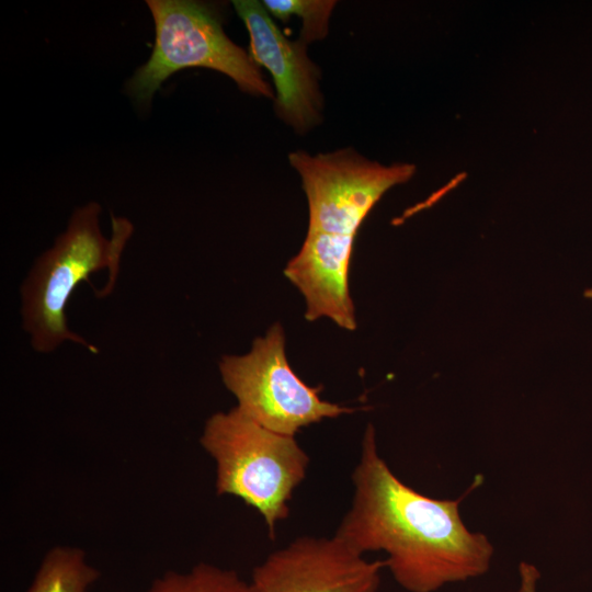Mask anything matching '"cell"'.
<instances>
[{
	"mask_svg": "<svg viewBox=\"0 0 592 592\" xmlns=\"http://www.w3.org/2000/svg\"><path fill=\"white\" fill-rule=\"evenodd\" d=\"M352 483L351 505L334 535L361 555L384 551L385 568L403 590L436 592L489 571L494 549L463 522L465 496L434 499L406 485L380 456L372 424Z\"/></svg>",
	"mask_w": 592,
	"mask_h": 592,
	"instance_id": "obj_1",
	"label": "cell"
},
{
	"mask_svg": "<svg viewBox=\"0 0 592 592\" xmlns=\"http://www.w3.org/2000/svg\"><path fill=\"white\" fill-rule=\"evenodd\" d=\"M288 159L301 178L309 225L284 274L304 295L308 321L328 317L353 331L357 325L349 272L357 230L383 194L407 182L415 168L410 163L382 166L351 149L316 156L295 151Z\"/></svg>",
	"mask_w": 592,
	"mask_h": 592,
	"instance_id": "obj_2",
	"label": "cell"
},
{
	"mask_svg": "<svg viewBox=\"0 0 592 592\" xmlns=\"http://www.w3.org/2000/svg\"><path fill=\"white\" fill-rule=\"evenodd\" d=\"M101 207L96 203L76 209L68 227L34 263L21 288L22 323L32 346L48 353L62 342L71 341L96 352L67 325L66 307L76 287L100 270L110 277L100 296L114 287L132 224L112 216L113 234L106 239L99 227Z\"/></svg>",
	"mask_w": 592,
	"mask_h": 592,
	"instance_id": "obj_3",
	"label": "cell"
},
{
	"mask_svg": "<svg viewBox=\"0 0 592 592\" xmlns=\"http://www.w3.org/2000/svg\"><path fill=\"white\" fill-rule=\"evenodd\" d=\"M200 443L215 463L217 494L237 497L255 509L274 537L309 466L295 436L271 431L235 407L206 420Z\"/></svg>",
	"mask_w": 592,
	"mask_h": 592,
	"instance_id": "obj_4",
	"label": "cell"
},
{
	"mask_svg": "<svg viewBox=\"0 0 592 592\" xmlns=\"http://www.w3.org/2000/svg\"><path fill=\"white\" fill-rule=\"evenodd\" d=\"M156 27L148 61L127 82V92L139 104L150 103L172 73L203 67L231 78L240 90L272 98L270 84L249 54L225 34L217 14L192 0H147Z\"/></svg>",
	"mask_w": 592,
	"mask_h": 592,
	"instance_id": "obj_5",
	"label": "cell"
},
{
	"mask_svg": "<svg viewBox=\"0 0 592 592\" xmlns=\"http://www.w3.org/2000/svg\"><path fill=\"white\" fill-rule=\"evenodd\" d=\"M219 372L238 401L236 407L281 434L295 436L301 428L354 411L321 399V386H308L297 376L287 361L285 335L278 322L253 341L249 353L223 356Z\"/></svg>",
	"mask_w": 592,
	"mask_h": 592,
	"instance_id": "obj_6",
	"label": "cell"
},
{
	"mask_svg": "<svg viewBox=\"0 0 592 592\" xmlns=\"http://www.w3.org/2000/svg\"><path fill=\"white\" fill-rule=\"evenodd\" d=\"M384 560H367L332 537L300 536L252 570L251 592H379Z\"/></svg>",
	"mask_w": 592,
	"mask_h": 592,
	"instance_id": "obj_7",
	"label": "cell"
},
{
	"mask_svg": "<svg viewBox=\"0 0 592 592\" xmlns=\"http://www.w3.org/2000/svg\"><path fill=\"white\" fill-rule=\"evenodd\" d=\"M232 4L248 30L250 57L272 75L277 114L296 130L306 132L319 122L321 110L319 72L306 44L286 38L262 2L235 0Z\"/></svg>",
	"mask_w": 592,
	"mask_h": 592,
	"instance_id": "obj_8",
	"label": "cell"
},
{
	"mask_svg": "<svg viewBox=\"0 0 592 592\" xmlns=\"http://www.w3.org/2000/svg\"><path fill=\"white\" fill-rule=\"evenodd\" d=\"M99 578L82 548L57 545L44 555L26 592H90Z\"/></svg>",
	"mask_w": 592,
	"mask_h": 592,
	"instance_id": "obj_9",
	"label": "cell"
},
{
	"mask_svg": "<svg viewBox=\"0 0 592 592\" xmlns=\"http://www.w3.org/2000/svg\"><path fill=\"white\" fill-rule=\"evenodd\" d=\"M146 592H251L237 571L200 562L186 571L169 570L155 578Z\"/></svg>",
	"mask_w": 592,
	"mask_h": 592,
	"instance_id": "obj_10",
	"label": "cell"
},
{
	"mask_svg": "<svg viewBox=\"0 0 592 592\" xmlns=\"http://www.w3.org/2000/svg\"><path fill=\"white\" fill-rule=\"evenodd\" d=\"M263 5L274 18L288 21L296 15L301 19L299 39L306 45L322 39L329 29V19L335 1L329 0H264Z\"/></svg>",
	"mask_w": 592,
	"mask_h": 592,
	"instance_id": "obj_11",
	"label": "cell"
},
{
	"mask_svg": "<svg viewBox=\"0 0 592 592\" xmlns=\"http://www.w3.org/2000/svg\"><path fill=\"white\" fill-rule=\"evenodd\" d=\"M520 584L517 592H537L540 573L536 566L522 561L519 566Z\"/></svg>",
	"mask_w": 592,
	"mask_h": 592,
	"instance_id": "obj_12",
	"label": "cell"
},
{
	"mask_svg": "<svg viewBox=\"0 0 592 592\" xmlns=\"http://www.w3.org/2000/svg\"><path fill=\"white\" fill-rule=\"evenodd\" d=\"M584 296H585L587 298L592 299V288L587 289V291L584 292Z\"/></svg>",
	"mask_w": 592,
	"mask_h": 592,
	"instance_id": "obj_13",
	"label": "cell"
}]
</instances>
